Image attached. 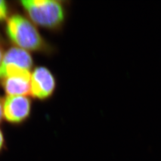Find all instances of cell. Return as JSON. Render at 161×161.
<instances>
[{"label":"cell","instance_id":"cell-1","mask_svg":"<svg viewBox=\"0 0 161 161\" xmlns=\"http://www.w3.org/2000/svg\"><path fill=\"white\" fill-rule=\"evenodd\" d=\"M20 3L31 20L41 26L54 28L64 21V7L58 1L23 0Z\"/></svg>","mask_w":161,"mask_h":161},{"label":"cell","instance_id":"cell-2","mask_svg":"<svg viewBox=\"0 0 161 161\" xmlns=\"http://www.w3.org/2000/svg\"><path fill=\"white\" fill-rule=\"evenodd\" d=\"M6 29L10 39L19 48L26 51H36L44 46V41L38 30L29 20L21 15L10 17Z\"/></svg>","mask_w":161,"mask_h":161},{"label":"cell","instance_id":"cell-3","mask_svg":"<svg viewBox=\"0 0 161 161\" xmlns=\"http://www.w3.org/2000/svg\"><path fill=\"white\" fill-rule=\"evenodd\" d=\"M32 64V57L26 50L19 47H12L4 54L0 64V79L4 80L16 70H30Z\"/></svg>","mask_w":161,"mask_h":161},{"label":"cell","instance_id":"cell-4","mask_svg":"<svg viewBox=\"0 0 161 161\" xmlns=\"http://www.w3.org/2000/svg\"><path fill=\"white\" fill-rule=\"evenodd\" d=\"M31 111V101L26 96H8L3 104V115L6 120L19 124L25 120Z\"/></svg>","mask_w":161,"mask_h":161},{"label":"cell","instance_id":"cell-5","mask_svg":"<svg viewBox=\"0 0 161 161\" xmlns=\"http://www.w3.org/2000/svg\"><path fill=\"white\" fill-rule=\"evenodd\" d=\"M55 79L50 71L44 67L35 69L31 75V94L38 99L48 97L54 90Z\"/></svg>","mask_w":161,"mask_h":161},{"label":"cell","instance_id":"cell-6","mask_svg":"<svg viewBox=\"0 0 161 161\" xmlns=\"http://www.w3.org/2000/svg\"><path fill=\"white\" fill-rule=\"evenodd\" d=\"M30 70H14L3 80V86L8 96H25L31 93Z\"/></svg>","mask_w":161,"mask_h":161},{"label":"cell","instance_id":"cell-7","mask_svg":"<svg viewBox=\"0 0 161 161\" xmlns=\"http://www.w3.org/2000/svg\"><path fill=\"white\" fill-rule=\"evenodd\" d=\"M8 14V7L5 1L0 0V20L7 18Z\"/></svg>","mask_w":161,"mask_h":161},{"label":"cell","instance_id":"cell-8","mask_svg":"<svg viewBox=\"0 0 161 161\" xmlns=\"http://www.w3.org/2000/svg\"><path fill=\"white\" fill-rule=\"evenodd\" d=\"M4 145V138L3 134V132L0 130V151L3 149Z\"/></svg>","mask_w":161,"mask_h":161},{"label":"cell","instance_id":"cell-9","mask_svg":"<svg viewBox=\"0 0 161 161\" xmlns=\"http://www.w3.org/2000/svg\"><path fill=\"white\" fill-rule=\"evenodd\" d=\"M3 104L4 103H3L1 99L0 98V122L2 120L3 117L4 116L3 115Z\"/></svg>","mask_w":161,"mask_h":161},{"label":"cell","instance_id":"cell-10","mask_svg":"<svg viewBox=\"0 0 161 161\" xmlns=\"http://www.w3.org/2000/svg\"><path fill=\"white\" fill-rule=\"evenodd\" d=\"M3 58V52H2L1 48H0V64H1V62L2 61Z\"/></svg>","mask_w":161,"mask_h":161}]
</instances>
